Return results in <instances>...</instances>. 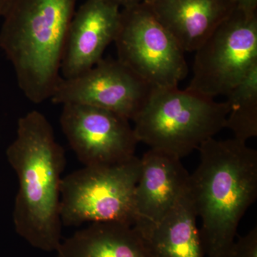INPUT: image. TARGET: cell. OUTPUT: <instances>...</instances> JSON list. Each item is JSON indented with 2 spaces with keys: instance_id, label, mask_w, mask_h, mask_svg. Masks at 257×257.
Instances as JSON below:
<instances>
[{
  "instance_id": "1",
  "label": "cell",
  "mask_w": 257,
  "mask_h": 257,
  "mask_svg": "<svg viewBox=\"0 0 257 257\" xmlns=\"http://www.w3.org/2000/svg\"><path fill=\"white\" fill-rule=\"evenodd\" d=\"M6 155L18 179L15 231L33 247L56 251L62 241L60 189L66 157L45 115L33 110L20 118Z\"/></svg>"
},
{
  "instance_id": "12",
  "label": "cell",
  "mask_w": 257,
  "mask_h": 257,
  "mask_svg": "<svg viewBox=\"0 0 257 257\" xmlns=\"http://www.w3.org/2000/svg\"><path fill=\"white\" fill-rule=\"evenodd\" d=\"M145 3L184 52H195L235 8L231 0H147Z\"/></svg>"
},
{
  "instance_id": "13",
  "label": "cell",
  "mask_w": 257,
  "mask_h": 257,
  "mask_svg": "<svg viewBox=\"0 0 257 257\" xmlns=\"http://www.w3.org/2000/svg\"><path fill=\"white\" fill-rule=\"evenodd\" d=\"M197 218L187 188L158 223L138 221L133 226L152 257H204Z\"/></svg>"
},
{
  "instance_id": "17",
  "label": "cell",
  "mask_w": 257,
  "mask_h": 257,
  "mask_svg": "<svg viewBox=\"0 0 257 257\" xmlns=\"http://www.w3.org/2000/svg\"><path fill=\"white\" fill-rule=\"evenodd\" d=\"M235 8L249 13L257 12V0H231Z\"/></svg>"
},
{
  "instance_id": "7",
  "label": "cell",
  "mask_w": 257,
  "mask_h": 257,
  "mask_svg": "<svg viewBox=\"0 0 257 257\" xmlns=\"http://www.w3.org/2000/svg\"><path fill=\"white\" fill-rule=\"evenodd\" d=\"M117 59L154 89L178 87L188 73L184 51L145 3L121 10Z\"/></svg>"
},
{
  "instance_id": "18",
  "label": "cell",
  "mask_w": 257,
  "mask_h": 257,
  "mask_svg": "<svg viewBox=\"0 0 257 257\" xmlns=\"http://www.w3.org/2000/svg\"><path fill=\"white\" fill-rule=\"evenodd\" d=\"M108 1L117 5L121 9H124V8L133 7L134 5L141 4V3L146 2L147 0H108Z\"/></svg>"
},
{
  "instance_id": "6",
  "label": "cell",
  "mask_w": 257,
  "mask_h": 257,
  "mask_svg": "<svg viewBox=\"0 0 257 257\" xmlns=\"http://www.w3.org/2000/svg\"><path fill=\"white\" fill-rule=\"evenodd\" d=\"M195 52L187 89L214 99L229 94L257 64V12L235 8Z\"/></svg>"
},
{
  "instance_id": "8",
  "label": "cell",
  "mask_w": 257,
  "mask_h": 257,
  "mask_svg": "<svg viewBox=\"0 0 257 257\" xmlns=\"http://www.w3.org/2000/svg\"><path fill=\"white\" fill-rule=\"evenodd\" d=\"M153 90L154 88L118 59L102 58L77 77H61L50 99L62 105L95 106L133 121Z\"/></svg>"
},
{
  "instance_id": "15",
  "label": "cell",
  "mask_w": 257,
  "mask_h": 257,
  "mask_svg": "<svg viewBox=\"0 0 257 257\" xmlns=\"http://www.w3.org/2000/svg\"><path fill=\"white\" fill-rule=\"evenodd\" d=\"M229 114L226 127L243 143L257 136V64L226 94Z\"/></svg>"
},
{
  "instance_id": "4",
  "label": "cell",
  "mask_w": 257,
  "mask_h": 257,
  "mask_svg": "<svg viewBox=\"0 0 257 257\" xmlns=\"http://www.w3.org/2000/svg\"><path fill=\"white\" fill-rule=\"evenodd\" d=\"M227 102L188 89H154L133 127L138 143L182 159L226 128Z\"/></svg>"
},
{
  "instance_id": "2",
  "label": "cell",
  "mask_w": 257,
  "mask_h": 257,
  "mask_svg": "<svg viewBox=\"0 0 257 257\" xmlns=\"http://www.w3.org/2000/svg\"><path fill=\"white\" fill-rule=\"evenodd\" d=\"M189 176V193L207 257H227L238 226L257 197V152L236 139H209Z\"/></svg>"
},
{
  "instance_id": "9",
  "label": "cell",
  "mask_w": 257,
  "mask_h": 257,
  "mask_svg": "<svg viewBox=\"0 0 257 257\" xmlns=\"http://www.w3.org/2000/svg\"><path fill=\"white\" fill-rule=\"evenodd\" d=\"M60 124L84 166L112 165L135 157L138 141L130 120L95 106L64 104Z\"/></svg>"
},
{
  "instance_id": "14",
  "label": "cell",
  "mask_w": 257,
  "mask_h": 257,
  "mask_svg": "<svg viewBox=\"0 0 257 257\" xmlns=\"http://www.w3.org/2000/svg\"><path fill=\"white\" fill-rule=\"evenodd\" d=\"M57 257H152L132 225L91 223L61 241Z\"/></svg>"
},
{
  "instance_id": "19",
  "label": "cell",
  "mask_w": 257,
  "mask_h": 257,
  "mask_svg": "<svg viewBox=\"0 0 257 257\" xmlns=\"http://www.w3.org/2000/svg\"><path fill=\"white\" fill-rule=\"evenodd\" d=\"M12 1L13 0H0V18H3V15L6 13Z\"/></svg>"
},
{
  "instance_id": "11",
  "label": "cell",
  "mask_w": 257,
  "mask_h": 257,
  "mask_svg": "<svg viewBox=\"0 0 257 257\" xmlns=\"http://www.w3.org/2000/svg\"><path fill=\"white\" fill-rule=\"evenodd\" d=\"M189 176L179 157L154 149L147 152L135 188V223L162 220L188 188Z\"/></svg>"
},
{
  "instance_id": "16",
  "label": "cell",
  "mask_w": 257,
  "mask_h": 257,
  "mask_svg": "<svg viewBox=\"0 0 257 257\" xmlns=\"http://www.w3.org/2000/svg\"><path fill=\"white\" fill-rule=\"evenodd\" d=\"M227 257H257V228L234 241Z\"/></svg>"
},
{
  "instance_id": "3",
  "label": "cell",
  "mask_w": 257,
  "mask_h": 257,
  "mask_svg": "<svg viewBox=\"0 0 257 257\" xmlns=\"http://www.w3.org/2000/svg\"><path fill=\"white\" fill-rule=\"evenodd\" d=\"M77 0H13L3 15L0 47L19 87L34 104L50 99Z\"/></svg>"
},
{
  "instance_id": "10",
  "label": "cell",
  "mask_w": 257,
  "mask_h": 257,
  "mask_svg": "<svg viewBox=\"0 0 257 257\" xmlns=\"http://www.w3.org/2000/svg\"><path fill=\"white\" fill-rule=\"evenodd\" d=\"M121 10L108 0H86L79 7L67 32L61 63L62 78L77 77L103 58L119 32Z\"/></svg>"
},
{
  "instance_id": "5",
  "label": "cell",
  "mask_w": 257,
  "mask_h": 257,
  "mask_svg": "<svg viewBox=\"0 0 257 257\" xmlns=\"http://www.w3.org/2000/svg\"><path fill=\"white\" fill-rule=\"evenodd\" d=\"M140 159L112 165L84 166L62 178L60 216L62 225L137 220L135 192Z\"/></svg>"
}]
</instances>
